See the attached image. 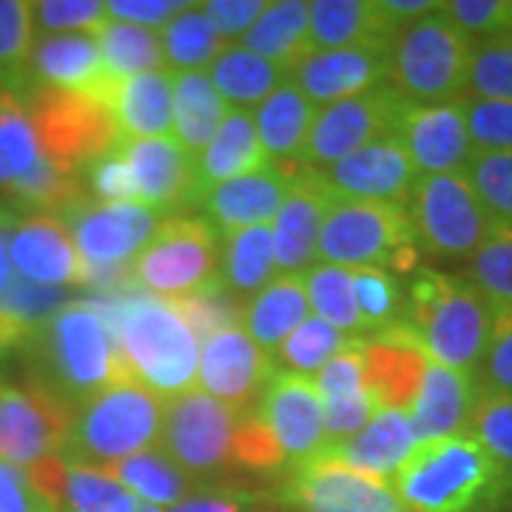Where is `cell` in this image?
I'll use <instances>...</instances> for the list:
<instances>
[{
	"mask_svg": "<svg viewBox=\"0 0 512 512\" xmlns=\"http://www.w3.org/2000/svg\"><path fill=\"white\" fill-rule=\"evenodd\" d=\"M23 348L32 359L29 379L74 410L114 382L131 379L100 308L92 302L63 305Z\"/></svg>",
	"mask_w": 512,
	"mask_h": 512,
	"instance_id": "cell-1",
	"label": "cell"
},
{
	"mask_svg": "<svg viewBox=\"0 0 512 512\" xmlns=\"http://www.w3.org/2000/svg\"><path fill=\"white\" fill-rule=\"evenodd\" d=\"M510 473L473 436L424 441L390 478L410 512H493Z\"/></svg>",
	"mask_w": 512,
	"mask_h": 512,
	"instance_id": "cell-2",
	"label": "cell"
},
{
	"mask_svg": "<svg viewBox=\"0 0 512 512\" xmlns=\"http://www.w3.org/2000/svg\"><path fill=\"white\" fill-rule=\"evenodd\" d=\"M128 376L157 396H180L200 376V336L168 299L97 302Z\"/></svg>",
	"mask_w": 512,
	"mask_h": 512,
	"instance_id": "cell-3",
	"label": "cell"
},
{
	"mask_svg": "<svg viewBox=\"0 0 512 512\" xmlns=\"http://www.w3.org/2000/svg\"><path fill=\"white\" fill-rule=\"evenodd\" d=\"M495 305L467 276L419 268L404 299V325L427 359L478 376L493 330Z\"/></svg>",
	"mask_w": 512,
	"mask_h": 512,
	"instance_id": "cell-4",
	"label": "cell"
},
{
	"mask_svg": "<svg viewBox=\"0 0 512 512\" xmlns=\"http://www.w3.org/2000/svg\"><path fill=\"white\" fill-rule=\"evenodd\" d=\"M316 262L410 274L419 265V237L404 205L333 197L316 242Z\"/></svg>",
	"mask_w": 512,
	"mask_h": 512,
	"instance_id": "cell-5",
	"label": "cell"
},
{
	"mask_svg": "<svg viewBox=\"0 0 512 512\" xmlns=\"http://www.w3.org/2000/svg\"><path fill=\"white\" fill-rule=\"evenodd\" d=\"M163 410L165 399L146 384L137 379L114 382L74 410L72 433L60 453L80 464L111 470L160 441Z\"/></svg>",
	"mask_w": 512,
	"mask_h": 512,
	"instance_id": "cell-6",
	"label": "cell"
},
{
	"mask_svg": "<svg viewBox=\"0 0 512 512\" xmlns=\"http://www.w3.org/2000/svg\"><path fill=\"white\" fill-rule=\"evenodd\" d=\"M473 43L461 35L456 23L436 12L404 26L390 46L387 86L407 106H441L467 97Z\"/></svg>",
	"mask_w": 512,
	"mask_h": 512,
	"instance_id": "cell-7",
	"label": "cell"
},
{
	"mask_svg": "<svg viewBox=\"0 0 512 512\" xmlns=\"http://www.w3.org/2000/svg\"><path fill=\"white\" fill-rule=\"evenodd\" d=\"M131 288L168 302L222 291V242L205 217L171 214L131 262Z\"/></svg>",
	"mask_w": 512,
	"mask_h": 512,
	"instance_id": "cell-8",
	"label": "cell"
},
{
	"mask_svg": "<svg viewBox=\"0 0 512 512\" xmlns=\"http://www.w3.org/2000/svg\"><path fill=\"white\" fill-rule=\"evenodd\" d=\"M407 214L421 248L450 262L470 259L495 225L464 171L419 177L407 200Z\"/></svg>",
	"mask_w": 512,
	"mask_h": 512,
	"instance_id": "cell-9",
	"label": "cell"
},
{
	"mask_svg": "<svg viewBox=\"0 0 512 512\" xmlns=\"http://www.w3.org/2000/svg\"><path fill=\"white\" fill-rule=\"evenodd\" d=\"M242 416V410H234L202 390H185L165 399L160 450L194 481L217 478L234 464L231 453Z\"/></svg>",
	"mask_w": 512,
	"mask_h": 512,
	"instance_id": "cell-10",
	"label": "cell"
},
{
	"mask_svg": "<svg viewBox=\"0 0 512 512\" xmlns=\"http://www.w3.org/2000/svg\"><path fill=\"white\" fill-rule=\"evenodd\" d=\"M29 114L46 157L83 171L120 146V131L109 106L86 94L37 89L29 92Z\"/></svg>",
	"mask_w": 512,
	"mask_h": 512,
	"instance_id": "cell-11",
	"label": "cell"
},
{
	"mask_svg": "<svg viewBox=\"0 0 512 512\" xmlns=\"http://www.w3.org/2000/svg\"><path fill=\"white\" fill-rule=\"evenodd\" d=\"M74 424V407L60 402L43 384L26 376V384L0 382V461L32 470L37 461L66 447Z\"/></svg>",
	"mask_w": 512,
	"mask_h": 512,
	"instance_id": "cell-12",
	"label": "cell"
},
{
	"mask_svg": "<svg viewBox=\"0 0 512 512\" xmlns=\"http://www.w3.org/2000/svg\"><path fill=\"white\" fill-rule=\"evenodd\" d=\"M404 103L399 94L387 83L373 92L350 97L342 103L325 106L316 114L302 163L319 171L328 165L339 163L359 148L370 146L373 140H382L387 134H396Z\"/></svg>",
	"mask_w": 512,
	"mask_h": 512,
	"instance_id": "cell-13",
	"label": "cell"
},
{
	"mask_svg": "<svg viewBox=\"0 0 512 512\" xmlns=\"http://www.w3.org/2000/svg\"><path fill=\"white\" fill-rule=\"evenodd\" d=\"M63 222L86 265L111 268L134 262L160 228V211L140 202H97L92 197L66 208Z\"/></svg>",
	"mask_w": 512,
	"mask_h": 512,
	"instance_id": "cell-14",
	"label": "cell"
},
{
	"mask_svg": "<svg viewBox=\"0 0 512 512\" xmlns=\"http://www.w3.org/2000/svg\"><path fill=\"white\" fill-rule=\"evenodd\" d=\"M254 413L274 433L288 470L305 467L328 450L322 396L316 390V382L308 376L276 367L271 382L265 384L256 402Z\"/></svg>",
	"mask_w": 512,
	"mask_h": 512,
	"instance_id": "cell-15",
	"label": "cell"
},
{
	"mask_svg": "<svg viewBox=\"0 0 512 512\" xmlns=\"http://www.w3.org/2000/svg\"><path fill=\"white\" fill-rule=\"evenodd\" d=\"M279 501L302 512H410L390 481L353 473L328 456L291 470Z\"/></svg>",
	"mask_w": 512,
	"mask_h": 512,
	"instance_id": "cell-16",
	"label": "cell"
},
{
	"mask_svg": "<svg viewBox=\"0 0 512 512\" xmlns=\"http://www.w3.org/2000/svg\"><path fill=\"white\" fill-rule=\"evenodd\" d=\"M274 373V356L259 348L239 325L217 330L202 342L197 376L202 393L220 399L234 410H254Z\"/></svg>",
	"mask_w": 512,
	"mask_h": 512,
	"instance_id": "cell-17",
	"label": "cell"
},
{
	"mask_svg": "<svg viewBox=\"0 0 512 512\" xmlns=\"http://www.w3.org/2000/svg\"><path fill=\"white\" fill-rule=\"evenodd\" d=\"M316 174L333 197L393 202L404 208L419 183V171L396 134L373 140L370 146L353 151L328 168H319Z\"/></svg>",
	"mask_w": 512,
	"mask_h": 512,
	"instance_id": "cell-18",
	"label": "cell"
},
{
	"mask_svg": "<svg viewBox=\"0 0 512 512\" xmlns=\"http://www.w3.org/2000/svg\"><path fill=\"white\" fill-rule=\"evenodd\" d=\"M9 259L15 276L43 288H86V262L80 259L63 217L18 214L9 231Z\"/></svg>",
	"mask_w": 512,
	"mask_h": 512,
	"instance_id": "cell-19",
	"label": "cell"
},
{
	"mask_svg": "<svg viewBox=\"0 0 512 512\" xmlns=\"http://www.w3.org/2000/svg\"><path fill=\"white\" fill-rule=\"evenodd\" d=\"M117 151L134 180L140 205L160 211L163 217L197 205V160L188 157L177 140H123Z\"/></svg>",
	"mask_w": 512,
	"mask_h": 512,
	"instance_id": "cell-20",
	"label": "cell"
},
{
	"mask_svg": "<svg viewBox=\"0 0 512 512\" xmlns=\"http://www.w3.org/2000/svg\"><path fill=\"white\" fill-rule=\"evenodd\" d=\"M396 137L402 140L419 177L467 171L476 154L461 100L441 106H404Z\"/></svg>",
	"mask_w": 512,
	"mask_h": 512,
	"instance_id": "cell-21",
	"label": "cell"
},
{
	"mask_svg": "<svg viewBox=\"0 0 512 512\" xmlns=\"http://www.w3.org/2000/svg\"><path fill=\"white\" fill-rule=\"evenodd\" d=\"M390 77V49L387 46H350L333 52H313L291 69V83L311 100L342 103L350 97L373 92Z\"/></svg>",
	"mask_w": 512,
	"mask_h": 512,
	"instance_id": "cell-22",
	"label": "cell"
},
{
	"mask_svg": "<svg viewBox=\"0 0 512 512\" xmlns=\"http://www.w3.org/2000/svg\"><path fill=\"white\" fill-rule=\"evenodd\" d=\"M29 83L40 89L86 94L109 106L117 83L106 74L97 35L37 37L29 57Z\"/></svg>",
	"mask_w": 512,
	"mask_h": 512,
	"instance_id": "cell-23",
	"label": "cell"
},
{
	"mask_svg": "<svg viewBox=\"0 0 512 512\" xmlns=\"http://www.w3.org/2000/svg\"><path fill=\"white\" fill-rule=\"evenodd\" d=\"M35 490L57 512H137L140 498L131 495L114 478L100 470L72 461L63 453L46 456L26 470Z\"/></svg>",
	"mask_w": 512,
	"mask_h": 512,
	"instance_id": "cell-24",
	"label": "cell"
},
{
	"mask_svg": "<svg viewBox=\"0 0 512 512\" xmlns=\"http://www.w3.org/2000/svg\"><path fill=\"white\" fill-rule=\"evenodd\" d=\"M362 359L367 393L379 404V410L410 413L427 367V353L421 350L413 330L399 322L379 336L365 339Z\"/></svg>",
	"mask_w": 512,
	"mask_h": 512,
	"instance_id": "cell-25",
	"label": "cell"
},
{
	"mask_svg": "<svg viewBox=\"0 0 512 512\" xmlns=\"http://www.w3.org/2000/svg\"><path fill=\"white\" fill-rule=\"evenodd\" d=\"M333 194L319 174L308 168L288 188L274 217V259L279 274H305L316 265V242L322 231V220L328 214Z\"/></svg>",
	"mask_w": 512,
	"mask_h": 512,
	"instance_id": "cell-26",
	"label": "cell"
},
{
	"mask_svg": "<svg viewBox=\"0 0 512 512\" xmlns=\"http://www.w3.org/2000/svg\"><path fill=\"white\" fill-rule=\"evenodd\" d=\"M478 379L427 359L416 402L410 407V424L416 441H436L467 430V419L476 402Z\"/></svg>",
	"mask_w": 512,
	"mask_h": 512,
	"instance_id": "cell-27",
	"label": "cell"
},
{
	"mask_svg": "<svg viewBox=\"0 0 512 512\" xmlns=\"http://www.w3.org/2000/svg\"><path fill=\"white\" fill-rule=\"evenodd\" d=\"M288 188L291 180L276 165H268L248 177L214 185L200 205L205 208V220L217 228V234L228 237L251 225L274 222L279 205L288 197Z\"/></svg>",
	"mask_w": 512,
	"mask_h": 512,
	"instance_id": "cell-28",
	"label": "cell"
},
{
	"mask_svg": "<svg viewBox=\"0 0 512 512\" xmlns=\"http://www.w3.org/2000/svg\"><path fill=\"white\" fill-rule=\"evenodd\" d=\"M416 433L410 424V413L402 410H379L359 436L345 441L342 447L325 450L322 456L348 467L367 478L390 481L402 470V464L416 450Z\"/></svg>",
	"mask_w": 512,
	"mask_h": 512,
	"instance_id": "cell-29",
	"label": "cell"
},
{
	"mask_svg": "<svg viewBox=\"0 0 512 512\" xmlns=\"http://www.w3.org/2000/svg\"><path fill=\"white\" fill-rule=\"evenodd\" d=\"M268 165L274 163L259 143L254 111L228 109L208 148L197 157V205L214 185L248 177Z\"/></svg>",
	"mask_w": 512,
	"mask_h": 512,
	"instance_id": "cell-30",
	"label": "cell"
},
{
	"mask_svg": "<svg viewBox=\"0 0 512 512\" xmlns=\"http://www.w3.org/2000/svg\"><path fill=\"white\" fill-rule=\"evenodd\" d=\"M120 140H154L174 131V72L137 74L117 83L109 103Z\"/></svg>",
	"mask_w": 512,
	"mask_h": 512,
	"instance_id": "cell-31",
	"label": "cell"
},
{
	"mask_svg": "<svg viewBox=\"0 0 512 512\" xmlns=\"http://www.w3.org/2000/svg\"><path fill=\"white\" fill-rule=\"evenodd\" d=\"M396 29L384 18L382 3L367 0H316L311 3L313 52L350 46H393Z\"/></svg>",
	"mask_w": 512,
	"mask_h": 512,
	"instance_id": "cell-32",
	"label": "cell"
},
{
	"mask_svg": "<svg viewBox=\"0 0 512 512\" xmlns=\"http://www.w3.org/2000/svg\"><path fill=\"white\" fill-rule=\"evenodd\" d=\"M311 316L305 274H279L242 308V330L265 353L276 348Z\"/></svg>",
	"mask_w": 512,
	"mask_h": 512,
	"instance_id": "cell-33",
	"label": "cell"
},
{
	"mask_svg": "<svg viewBox=\"0 0 512 512\" xmlns=\"http://www.w3.org/2000/svg\"><path fill=\"white\" fill-rule=\"evenodd\" d=\"M319 106L291 83V77L254 111V126L259 143L268 151L274 165L302 163L305 143L316 123ZM305 165V163H302Z\"/></svg>",
	"mask_w": 512,
	"mask_h": 512,
	"instance_id": "cell-34",
	"label": "cell"
},
{
	"mask_svg": "<svg viewBox=\"0 0 512 512\" xmlns=\"http://www.w3.org/2000/svg\"><path fill=\"white\" fill-rule=\"evenodd\" d=\"M239 46L271 60L279 69L291 74L296 63L313 55L311 3H305V0L268 3L265 15L256 20Z\"/></svg>",
	"mask_w": 512,
	"mask_h": 512,
	"instance_id": "cell-35",
	"label": "cell"
},
{
	"mask_svg": "<svg viewBox=\"0 0 512 512\" xmlns=\"http://www.w3.org/2000/svg\"><path fill=\"white\" fill-rule=\"evenodd\" d=\"M228 114V103L208 72L174 74V140L188 157H200Z\"/></svg>",
	"mask_w": 512,
	"mask_h": 512,
	"instance_id": "cell-36",
	"label": "cell"
},
{
	"mask_svg": "<svg viewBox=\"0 0 512 512\" xmlns=\"http://www.w3.org/2000/svg\"><path fill=\"white\" fill-rule=\"evenodd\" d=\"M288 77L291 74L285 69L242 49L239 43H228L225 52L208 66V80L222 94V100L245 111L262 106Z\"/></svg>",
	"mask_w": 512,
	"mask_h": 512,
	"instance_id": "cell-37",
	"label": "cell"
},
{
	"mask_svg": "<svg viewBox=\"0 0 512 512\" xmlns=\"http://www.w3.org/2000/svg\"><path fill=\"white\" fill-rule=\"evenodd\" d=\"M276 274L274 225H251L225 237L222 248V288L237 296H254Z\"/></svg>",
	"mask_w": 512,
	"mask_h": 512,
	"instance_id": "cell-38",
	"label": "cell"
},
{
	"mask_svg": "<svg viewBox=\"0 0 512 512\" xmlns=\"http://www.w3.org/2000/svg\"><path fill=\"white\" fill-rule=\"evenodd\" d=\"M117 484H123L128 493L154 507H174L194 490V478L180 470L160 447H148L143 453H134L126 461L106 470Z\"/></svg>",
	"mask_w": 512,
	"mask_h": 512,
	"instance_id": "cell-39",
	"label": "cell"
},
{
	"mask_svg": "<svg viewBox=\"0 0 512 512\" xmlns=\"http://www.w3.org/2000/svg\"><path fill=\"white\" fill-rule=\"evenodd\" d=\"M163 60L168 72H205L225 52L228 40L205 18L202 3H188L160 32Z\"/></svg>",
	"mask_w": 512,
	"mask_h": 512,
	"instance_id": "cell-40",
	"label": "cell"
},
{
	"mask_svg": "<svg viewBox=\"0 0 512 512\" xmlns=\"http://www.w3.org/2000/svg\"><path fill=\"white\" fill-rule=\"evenodd\" d=\"M97 46L103 55L106 74L114 83L165 69L160 35L143 26L109 18V23L97 32Z\"/></svg>",
	"mask_w": 512,
	"mask_h": 512,
	"instance_id": "cell-41",
	"label": "cell"
},
{
	"mask_svg": "<svg viewBox=\"0 0 512 512\" xmlns=\"http://www.w3.org/2000/svg\"><path fill=\"white\" fill-rule=\"evenodd\" d=\"M40 157L35 123L29 114V89L0 92V191L26 174Z\"/></svg>",
	"mask_w": 512,
	"mask_h": 512,
	"instance_id": "cell-42",
	"label": "cell"
},
{
	"mask_svg": "<svg viewBox=\"0 0 512 512\" xmlns=\"http://www.w3.org/2000/svg\"><path fill=\"white\" fill-rule=\"evenodd\" d=\"M305 291H308L313 316L325 319L333 328L348 333L353 339H365V328H362V316H359L356 291H353V279H350L348 268L316 262L305 271Z\"/></svg>",
	"mask_w": 512,
	"mask_h": 512,
	"instance_id": "cell-43",
	"label": "cell"
},
{
	"mask_svg": "<svg viewBox=\"0 0 512 512\" xmlns=\"http://www.w3.org/2000/svg\"><path fill=\"white\" fill-rule=\"evenodd\" d=\"M350 345H353V336L336 330L330 322L319 319V316H308L276 348L274 362L276 365H285V370H291V373L313 379V373H319L333 356H339Z\"/></svg>",
	"mask_w": 512,
	"mask_h": 512,
	"instance_id": "cell-44",
	"label": "cell"
},
{
	"mask_svg": "<svg viewBox=\"0 0 512 512\" xmlns=\"http://www.w3.org/2000/svg\"><path fill=\"white\" fill-rule=\"evenodd\" d=\"M35 40L32 3L0 0V89H29V57Z\"/></svg>",
	"mask_w": 512,
	"mask_h": 512,
	"instance_id": "cell-45",
	"label": "cell"
},
{
	"mask_svg": "<svg viewBox=\"0 0 512 512\" xmlns=\"http://www.w3.org/2000/svg\"><path fill=\"white\" fill-rule=\"evenodd\" d=\"M353 291L365 336H379L404 319V293L396 274L382 268H353Z\"/></svg>",
	"mask_w": 512,
	"mask_h": 512,
	"instance_id": "cell-46",
	"label": "cell"
},
{
	"mask_svg": "<svg viewBox=\"0 0 512 512\" xmlns=\"http://www.w3.org/2000/svg\"><path fill=\"white\" fill-rule=\"evenodd\" d=\"M464 433L473 436L507 473H512V393L478 384Z\"/></svg>",
	"mask_w": 512,
	"mask_h": 512,
	"instance_id": "cell-47",
	"label": "cell"
},
{
	"mask_svg": "<svg viewBox=\"0 0 512 512\" xmlns=\"http://www.w3.org/2000/svg\"><path fill=\"white\" fill-rule=\"evenodd\" d=\"M467 279L493 305H512V222H495L481 248L467 259Z\"/></svg>",
	"mask_w": 512,
	"mask_h": 512,
	"instance_id": "cell-48",
	"label": "cell"
},
{
	"mask_svg": "<svg viewBox=\"0 0 512 512\" xmlns=\"http://www.w3.org/2000/svg\"><path fill=\"white\" fill-rule=\"evenodd\" d=\"M467 97L512 103V32L473 43Z\"/></svg>",
	"mask_w": 512,
	"mask_h": 512,
	"instance_id": "cell-49",
	"label": "cell"
},
{
	"mask_svg": "<svg viewBox=\"0 0 512 512\" xmlns=\"http://www.w3.org/2000/svg\"><path fill=\"white\" fill-rule=\"evenodd\" d=\"M464 174L493 222H512V151H476Z\"/></svg>",
	"mask_w": 512,
	"mask_h": 512,
	"instance_id": "cell-50",
	"label": "cell"
},
{
	"mask_svg": "<svg viewBox=\"0 0 512 512\" xmlns=\"http://www.w3.org/2000/svg\"><path fill=\"white\" fill-rule=\"evenodd\" d=\"M32 23L40 37L97 35L109 23V12L103 0H40L32 3Z\"/></svg>",
	"mask_w": 512,
	"mask_h": 512,
	"instance_id": "cell-51",
	"label": "cell"
},
{
	"mask_svg": "<svg viewBox=\"0 0 512 512\" xmlns=\"http://www.w3.org/2000/svg\"><path fill=\"white\" fill-rule=\"evenodd\" d=\"M461 109L476 151H512V103L464 97Z\"/></svg>",
	"mask_w": 512,
	"mask_h": 512,
	"instance_id": "cell-52",
	"label": "cell"
},
{
	"mask_svg": "<svg viewBox=\"0 0 512 512\" xmlns=\"http://www.w3.org/2000/svg\"><path fill=\"white\" fill-rule=\"evenodd\" d=\"M444 15L470 43L512 32V0H453L444 3Z\"/></svg>",
	"mask_w": 512,
	"mask_h": 512,
	"instance_id": "cell-53",
	"label": "cell"
},
{
	"mask_svg": "<svg viewBox=\"0 0 512 512\" xmlns=\"http://www.w3.org/2000/svg\"><path fill=\"white\" fill-rule=\"evenodd\" d=\"M234 464L242 470H254V473H276L285 470V456L276 444L274 433L268 430V424L256 416L254 410H248L237 427L234 436Z\"/></svg>",
	"mask_w": 512,
	"mask_h": 512,
	"instance_id": "cell-54",
	"label": "cell"
},
{
	"mask_svg": "<svg viewBox=\"0 0 512 512\" xmlns=\"http://www.w3.org/2000/svg\"><path fill=\"white\" fill-rule=\"evenodd\" d=\"M476 379L484 387L512 393V305H495L490 342Z\"/></svg>",
	"mask_w": 512,
	"mask_h": 512,
	"instance_id": "cell-55",
	"label": "cell"
},
{
	"mask_svg": "<svg viewBox=\"0 0 512 512\" xmlns=\"http://www.w3.org/2000/svg\"><path fill=\"white\" fill-rule=\"evenodd\" d=\"M365 339H353V345L345 348L339 356H333L328 365L322 367L313 382L322 396V402L330 399H342V396H359L367 393L365 382V359H362Z\"/></svg>",
	"mask_w": 512,
	"mask_h": 512,
	"instance_id": "cell-56",
	"label": "cell"
},
{
	"mask_svg": "<svg viewBox=\"0 0 512 512\" xmlns=\"http://www.w3.org/2000/svg\"><path fill=\"white\" fill-rule=\"evenodd\" d=\"M376 413H379V404L373 402V396H370V393L342 396V399L322 402V416H325V444H328V450H333V447H342L345 441H350L353 436H359Z\"/></svg>",
	"mask_w": 512,
	"mask_h": 512,
	"instance_id": "cell-57",
	"label": "cell"
},
{
	"mask_svg": "<svg viewBox=\"0 0 512 512\" xmlns=\"http://www.w3.org/2000/svg\"><path fill=\"white\" fill-rule=\"evenodd\" d=\"M265 9H268V0H211V3H202L205 18L211 20V26L228 43H234V37L248 35L256 20L265 15Z\"/></svg>",
	"mask_w": 512,
	"mask_h": 512,
	"instance_id": "cell-58",
	"label": "cell"
},
{
	"mask_svg": "<svg viewBox=\"0 0 512 512\" xmlns=\"http://www.w3.org/2000/svg\"><path fill=\"white\" fill-rule=\"evenodd\" d=\"M86 174L97 202H137V188L117 148L89 165Z\"/></svg>",
	"mask_w": 512,
	"mask_h": 512,
	"instance_id": "cell-59",
	"label": "cell"
},
{
	"mask_svg": "<svg viewBox=\"0 0 512 512\" xmlns=\"http://www.w3.org/2000/svg\"><path fill=\"white\" fill-rule=\"evenodd\" d=\"M0 512H57L43 495L26 470L0 461Z\"/></svg>",
	"mask_w": 512,
	"mask_h": 512,
	"instance_id": "cell-60",
	"label": "cell"
},
{
	"mask_svg": "<svg viewBox=\"0 0 512 512\" xmlns=\"http://www.w3.org/2000/svg\"><path fill=\"white\" fill-rule=\"evenodd\" d=\"M183 9H188V3H177V0H111L106 3L111 20L134 23V26H143L151 32L177 18Z\"/></svg>",
	"mask_w": 512,
	"mask_h": 512,
	"instance_id": "cell-61",
	"label": "cell"
},
{
	"mask_svg": "<svg viewBox=\"0 0 512 512\" xmlns=\"http://www.w3.org/2000/svg\"><path fill=\"white\" fill-rule=\"evenodd\" d=\"M165 512H245V498L234 490H194Z\"/></svg>",
	"mask_w": 512,
	"mask_h": 512,
	"instance_id": "cell-62",
	"label": "cell"
},
{
	"mask_svg": "<svg viewBox=\"0 0 512 512\" xmlns=\"http://www.w3.org/2000/svg\"><path fill=\"white\" fill-rule=\"evenodd\" d=\"M12 220H15V211L0 200V299H3V293L9 291V285L15 282V268H12V259H9Z\"/></svg>",
	"mask_w": 512,
	"mask_h": 512,
	"instance_id": "cell-63",
	"label": "cell"
},
{
	"mask_svg": "<svg viewBox=\"0 0 512 512\" xmlns=\"http://www.w3.org/2000/svg\"><path fill=\"white\" fill-rule=\"evenodd\" d=\"M0 92H3V89H0Z\"/></svg>",
	"mask_w": 512,
	"mask_h": 512,
	"instance_id": "cell-64",
	"label": "cell"
}]
</instances>
